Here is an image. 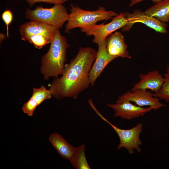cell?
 I'll return each instance as SVG.
<instances>
[{
	"label": "cell",
	"mask_w": 169,
	"mask_h": 169,
	"mask_svg": "<svg viewBox=\"0 0 169 169\" xmlns=\"http://www.w3.org/2000/svg\"><path fill=\"white\" fill-rule=\"evenodd\" d=\"M97 52L90 47L80 48L76 56L65 64L62 76L50 84L52 96L57 100L67 97L76 99L87 89L90 84L89 73Z\"/></svg>",
	"instance_id": "6da1fadb"
},
{
	"label": "cell",
	"mask_w": 169,
	"mask_h": 169,
	"mask_svg": "<svg viewBox=\"0 0 169 169\" xmlns=\"http://www.w3.org/2000/svg\"><path fill=\"white\" fill-rule=\"evenodd\" d=\"M57 29L48 51L41 59V72L45 80L51 77H58L64 72L67 49L70 47L66 38Z\"/></svg>",
	"instance_id": "7a4b0ae2"
},
{
	"label": "cell",
	"mask_w": 169,
	"mask_h": 169,
	"mask_svg": "<svg viewBox=\"0 0 169 169\" xmlns=\"http://www.w3.org/2000/svg\"><path fill=\"white\" fill-rule=\"evenodd\" d=\"M70 10L65 27L64 32L66 33L75 28H81L96 24L98 21L108 20L117 15L115 12L107 11L102 7H99L95 11L85 10L71 4Z\"/></svg>",
	"instance_id": "3957f363"
},
{
	"label": "cell",
	"mask_w": 169,
	"mask_h": 169,
	"mask_svg": "<svg viewBox=\"0 0 169 169\" xmlns=\"http://www.w3.org/2000/svg\"><path fill=\"white\" fill-rule=\"evenodd\" d=\"M26 18L31 21L43 23L59 29L67 21L69 14L67 9L62 4H55L49 8L37 6L34 10L26 9Z\"/></svg>",
	"instance_id": "277c9868"
},
{
	"label": "cell",
	"mask_w": 169,
	"mask_h": 169,
	"mask_svg": "<svg viewBox=\"0 0 169 169\" xmlns=\"http://www.w3.org/2000/svg\"><path fill=\"white\" fill-rule=\"evenodd\" d=\"M99 116L112 127L118 136L119 143L117 148V150L125 148L130 154H133L134 150L138 153L141 152V141L140 138V135L143 129L142 123H139L129 129H121L112 124L101 114Z\"/></svg>",
	"instance_id": "5b68a950"
},
{
	"label": "cell",
	"mask_w": 169,
	"mask_h": 169,
	"mask_svg": "<svg viewBox=\"0 0 169 169\" xmlns=\"http://www.w3.org/2000/svg\"><path fill=\"white\" fill-rule=\"evenodd\" d=\"M128 23L125 14L120 13L113 18L110 23L98 25L95 24L80 28L87 36H93L92 42L97 44L106 39L114 31L124 27Z\"/></svg>",
	"instance_id": "8992f818"
},
{
	"label": "cell",
	"mask_w": 169,
	"mask_h": 169,
	"mask_svg": "<svg viewBox=\"0 0 169 169\" xmlns=\"http://www.w3.org/2000/svg\"><path fill=\"white\" fill-rule=\"evenodd\" d=\"M126 101L134 102L136 105L140 107L148 106L155 110L165 106L159 101V98L147 90L128 91L119 96L116 103H121Z\"/></svg>",
	"instance_id": "52a82bcc"
},
{
	"label": "cell",
	"mask_w": 169,
	"mask_h": 169,
	"mask_svg": "<svg viewBox=\"0 0 169 169\" xmlns=\"http://www.w3.org/2000/svg\"><path fill=\"white\" fill-rule=\"evenodd\" d=\"M128 21L127 25L122 28L123 31L129 30L133 25L136 23H141L153 29L156 31L162 33H167V25L157 18L151 17L139 9L135 10L133 13H124Z\"/></svg>",
	"instance_id": "ba28073f"
},
{
	"label": "cell",
	"mask_w": 169,
	"mask_h": 169,
	"mask_svg": "<svg viewBox=\"0 0 169 169\" xmlns=\"http://www.w3.org/2000/svg\"><path fill=\"white\" fill-rule=\"evenodd\" d=\"M107 105L114 111L113 117H120L127 120L142 116L153 110L151 107H140L129 101L114 104H108Z\"/></svg>",
	"instance_id": "9c48e42d"
},
{
	"label": "cell",
	"mask_w": 169,
	"mask_h": 169,
	"mask_svg": "<svg viewBox=\"0 0 169 169\" xmlns=\"http://www.w3.org/2000/svg\"><path fill=\"white\" fill-rule=\"evenodd\" d=\"M106 39L98 44V49L96 58L89 73L90 85L93 86L95 83L106 66L116 58L110 55L106 48Z\"/></svg>",
	"instance_id": "30bf717a"
},
{
	"label": "cell",
	"mask_w": 169,
	"mask_h": 169,
	"mask_svg": "<svg viewBox=\"0 0 169 169\" xmlns=\"http://www.w3.org/2000/svg\"><path fill=\"white\" fill-rule=\"evenodd\" d=\"M57 29L42 22L31 21L21 25L19 31L23 41H27L31 35L38 34L44 35L51 40Z\"/></svg>",
	"instance_id": "8fae6325"
},
{
	"label": "cell",
	"mask_w": 169,
	"mask_h": 169,
	"mask_svg": "<svg viewBox=\"0 0 169 169\" xmlns=\"http://www.w3.org/2000/svg\"><path fill=\"white\" fill-rule=\"evenodd\" d=\"M140 81L134 84L131 91L150 90L155 93L161 88L164 81V77L157 70L150 71L145 74H140Z\"/></svg>",
	"instance_id": "7c38bea8"
},
{
	"label": "cell",
	"mask_w": 169,
	"mask_h": 169,
	"mask_svg": "<svg viewBox=\"0 0 169 169\" xmlns=\"http://www.w3.org/2000/svg\"><path fill=\"white\" fill-rule=\"evenodd\" d=\"M106 48L108 53L117 58H131L127 50V46L124 36L119 32H116L110 35L106 38Z\"/></svg>",
	"instance_id": "4fadbf2b"
},
{
	"label": "cell",
	"mask_w": 169,
	"mask_h": 169,
	"mask_svg": "<svg viewBox=\"0 0 169 169\" xmlns=\"http://www.w3.org/2000/svg\"><path fill=\"white\" fill-rule=\"evenodd\" d=\"M52 96V91L47 90L42 86L39 88H34L32 95L29 100L23 105L22 109L23 112L31 116L36 108L45 100L50 99Z\"/></svg>",
	"instance_id": "5bb4252c"
},
{
	"label": "cell",
	"mask_w": 169,
	"mask_h": 169,
	"mask_svg": "<svg viewBox=\"0 0 169 169\" xmlns=\"http://www.w3.org/2000/svg\"><path fill=\"white\" fill-rule=\"evenodd\" d=\"M49 139L61 157L69 161L70 160L76 151V147L70 144L61 135L57 133L51 134Z\"/></svg>",
	"instance_id": "9a60e30c"
},
{
	"label": "cell",
	"mask_w": 169,
	"mask_h": 169,
	"mask_svg": "<svg viewBox=\"0 0 169 169\" xmlns=\"http://www.w3.org/2000/svg\"><path fill=\"white\" fill-rule=\"evenodd\" d=\"M144 13L151 17L167 22L169 21V0H162L146 9Z\"/></svg>",
	"instance_id": "2e32d148"
},
{
	"label": "cell",
	"mask_w": 169,
	"mask_h": 169,
	"mask_svg": "<svg viewBox=\"0 0 169 169\" xmlns=\"http://www.w3.org/2000/svg\"><path fill=\"white\" fill-rule=\"evenodd\" d=\"M85 147L82 145L76 147V151L69 161L76 169H90V167L87 161L85 154Z\"/></svg>",
	"instance_id": "e0dca14e"
},
{
	"label": "cell",
	"mask_w": 169,
	"mask_h": 169,
	"mask_svg": "<svg viewBox=\"0 0 169 169\" xmlns=\"http://www.w3.org/2000/svg\"><path fill=\"white\" fill-rule=\"evenodd\" d=\"M164 81L159 90L153 94L154 95L159 99L169 102V66H167L166 72L164 74Z\"/></svg>",
	"instance_id": "ac0fdd59"
},
{
	"label": "cell",
	"mask_w": 169,
	"mask_h": 169,
	"mask_svg": "<svg viewBox=\"0 0 169 169\" xmlns=\"http://www.w3.org/2000/svg\"><path fill=\"white\" fill-rule=\"evenodd\" d=\"M37 49H41L46 44L50 43L51 40L45 36L40 34L33 35L27 39Z\"/></svg>",
	"instance_id": "d6986e66"
},
{
	"label": "cell",
	"mask_w": 169,
	"mask_h": 169,
	"mask_svg": "<svg viewBox=\"0 0 169 169\" xmlns=\"http://www.w3.org/2000/svg\"><path fill=\"white\" fill-rule=\"evenodd\" d=\"M13 15L12 11L9 9H6L2 14V18L6 24L7 30V36L9 37V26L13 19Z\"/></svg>",
	"instance_id": "ffe728a7"
},
{
	"label": "cell",
	"mask_w": 169,
	"mask_h": 169,
	"mask_svg": "<svg viewBox=\"0 0 169 169\" xmlns=\"http://www.w3.org/2000/svg\"><path fill=\"white\" fill-rule=\"evenodd\" d=\"M68 0H26L30 7H32L35 3L43 2L55 4H63Z\"/></svg>",
	"instance_id": "44dd1931"
},
{
	"label": "cell",
	"mask_w": 169,
	"mask_h": 169,
	"mask_svg": "<svg viewBox=\"0 0 169 169\" xmlns=\"http://www.w3.org/2000/svg\"><path fill=\"white\" fill-rule=\"evenodd\" d=\"M144 0H131L130 2V6L131 7L135 5H136L138 3ZM153 3H157L162 0H150Z\"/></svg>",
	"instance_id": "7402d4cb"
},
{
	"label": "cell",
	"mask_w": 169,
	"mask_h": 169,
	"mask_svg": "<svg viewBox=\"0 0 169 169\" xmlns=\"http://www.w3.org/2000/svg\"><path fill=\"white\" fill-rule=\"evenodd\" d=\"M6 36L5 34L1 33L0 34V43L4 40L6 38Z\"/></svg>",
	"instance_id": "603a6c76"
}]
</instances>
